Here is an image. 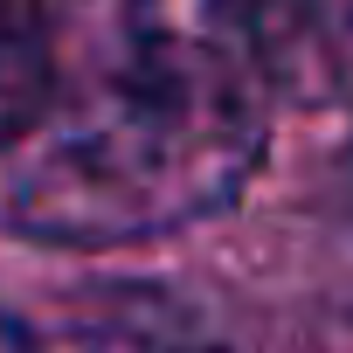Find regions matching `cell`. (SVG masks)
I'll list each match as a JSON object with an SVG mask.
<instances>
[{"mask_svg":"<svg viewBox=\"0 0 353 353\" xmlns=\"http://www.w3.org/2000/svg\"><path fill=\"white\" fill-rule=\"evenodd\" d=\"M56 90V8L49 0H0V159H8Z\"/></svg>","mask_w":353,"mask_h":353,"instance_id":"cell-4","label":"cell"},{"mask_svg":"<svg viewBox=\"0 0 353 353\" xmlns=\"http://www.w3.org/2000/svg\"><path fill=\"white\" fill-rule=\"evenodd\" d=\"M35 353H236V339L166 284H90L56 305Z\"/></svg>","mask_w":353,"mask_h":353,"instance_id":"cell-3","label":"cell"},{"mask_svg":"<svg viewBox=\"0 0 353 353\" xmlns=\"http://www.w3.org/2000/svg\"><path fill=\"white\" fill-rule=\"evenodd\" d=\"M263 83L152 0H56V90L0 159V222L118 250L222 215L263 159Z\"/></svg>","mask_w":353,"mask_h":353,"instance_id":"cell-1","label":"cell"},{"mask_svg":"<svg viewBox=\"0 0 353 353\" xmlns=\"http://www.w3.org/2000/svg\"><path fill=\"white\" fill-rule=\"evenodd\" d=\"M215 42L284 104L353 97V0H208Z\"/></svg>","mask_w":353,"mask_h":353,"instance_id":"cell-2","label":"cell"},{"mask_svg":"<svg viewBox=\"0 0 353 353\" xmlns=\"http://www.w3.org/2000/svg\"><path fill=\"white\" fill-rule=\"evenodd\" d=\"M0 353H35V332H21L14 319H0Z\"/></svg>","mask_w":353,"mask_h":353,"instance_id":"cell-5","label":"cell"}]
</instances>
